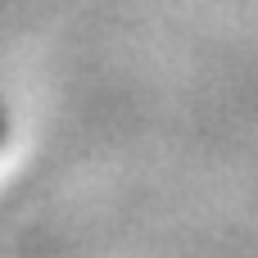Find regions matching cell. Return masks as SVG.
<instances>
[{
  "instance_id": "1",
  "label": "cell",
  "mask_w": 258,
  "mask_h": 258,
  "mask_svg": "<svg viewBox=\"0 0 258 258\" xmlns=\"http://www.w3.org/2000/svg\"><path fill=\"white\" fill-rule=\"evenodd\" d=\"M0 141H5V113H0Z\"/></svg>"
}]
</instances>
